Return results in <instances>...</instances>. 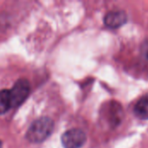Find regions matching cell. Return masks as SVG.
Returning a JSON list of instances; mask_svg holds the SVG:
<instances>
[{
	"mask_svg": "<svg viewBox=\"0 0 148 148\" xmlns=\"http://www.w3.org/2000/svg\"><path fill=\"white\" fill-rule=\"evenodd\" d=\"M54 121L48 118L42 117L35 121L27 131L26 138L32 143H41L46 140L53 133Z\"/></svg>",
	"mask_w": 148,
	"mask_h": 148,
	"instance_id": "cell-1",
	"label": "cell"
},
{
	"mask_svg": "<svg viewBox=\"0 0 148 148\" xmlns=\"http://www.w3.org/2000/svg\"><path fill=\"white\" fill-rule=\"evenodd\" d=\"M102 113L105 121L111 127H115L116 126L120 125L124 118L123 108L115 101L108 102L105 105Z\"/></svg>",
	"mask_w": 148,
	"mask_h": 148,
	"instance_id": "cell-2",
	"label": "cell"
},
{
	"mask_svg": "<svg viewBox=\"0 0 148 148\" xmlns=\"http://www.w3.org/2000/svg\"><path fill=\"white\" fill-rule=\"evenodd\" d=\"M30 90V86L26 79H19L17 80L13 88L10 90L11 106L18 107L27 99Z\"/></svg>",
	"mask_w": 148,
	"mask_h": 148,
	"instance_id": "cell-3",
	"label": "cell"
},
{
	"mask_svg": "<svg viewBox=\"0 0 148 148\" xmlns=\"http://www.w3.org/2000/svg\"><path fill=\"white\" fill-rule=\"evenodd\" d=\"M86 140L85 133L79 128L68 130L62 135V144L64 148H81Z\"/></svg>",
	"mask_w": 148,
	"mask_h": 148,
	"instance_id": "cell-4",
	"label": "cell"
},
{
	"mask_svg": "<svg viewBox=\"0 0 148 148\" xmlns=\"http://www.w3.org/2000/svg\"><path fill=\"white\" fill-rule=\"evenodd\" d=\"M127 16L123 10H112L107 13L104 17L105 24L112 29H117L127 23Z\"/></svg>",
	"mask_w": 148,
	"mask_h": 148,
	"instance_id": "cell-5",
	"label": "cell"
},
{
	"mask_svg": "<svg viewBox=\"0 0 148 148\" xmlns=\"http://www.w3.org/2000/svg\"><path fill=\"white\" fill-rule=\"evenodd\" d=\"M135 115L142 120H148V94L143 95L135 104Z\"/></svg>",
	"mask_w": 148,
	"mask_h": 148,
	"instance_id": "cell-6",
	"label": "cell"
},
{
	"mask_svg": "<svg viewBox=\"0 0 148 148\" xmlns=\"http://www.w3.org/2000/svg\"><path fill=\"white\" fill-rule=\"evenodd\" d=\"M12 108L10 90H1L0 91V114H3Z\"/></svg>",
	"mask_w": 148,
	"mask_h": 148,
	"instance_id": "cell-7",
	"label": "cell"
},
{
	"mask_svg": "<svg viewBox=\"0 0 148 148\" xmlns=\"http://www.w3.org/2000/svg\"><path fill=\"white\" fill-rule=\"evenodd\" d=\"M141 54L148 60V38H147L141 45Z\"/></svg>",
	"mask_w": 148,
	"mask_h": 148,
	"instance_id": "cell-8",
	"label": "cell"
}]
</instances>
